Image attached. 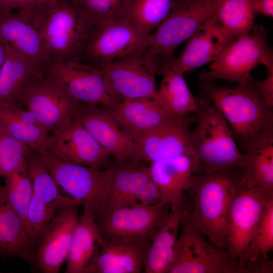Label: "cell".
Returning a JSON list of instances; mask_svg holds the SVG:
<instances>
[{"mask_svg":"<svg viewBox=\"0 0 273 273\" xmlns=\"http://www.w3.org/2000/svg\"><path fill=\"white\" fill-rule=\"evenodd\" d=\"M199 85L201 94L226 120L241 152H247L261 141L273 136V107L259 94L256 80L236 86L202 81Z\"/></svg>","mask_w":273,"mask_h":273,"instance_id":"obj_1","label":"cell"},{"mask_svg":"<svg viewBox=\"0 0 273 273\" xmlns=\"http://www.w3.org/2000/svg\"><path fill=\"white\" fill-rule=\"evenodd\" d=\"M241 170L198 172L187 191L188 218L195 228L220 248L227 245L226 221Z\"/></svg>","mask_w":273,"mask_h":273,"instance_id":"obj_2","label":"cell"},{"mask_svg":"<svg viewBox=\"0 0 273 273\" xmlns=\"http://www.w3.org/2000/svg\"><path fill=\"white\" fill-rule=\"evenodd\" d=\"M26 18L39 30L49 61H80L96 26L69 0H57Z\"/></svg>","mask_w":273,"mask_h":273,"instance_id":"obj_3","label":"cell"},{"mask_svg":"<svg viewBox=\"0 0 273 273\" xmlns=\"http://www.w3.org/2000/svg\"><path fill=\"white\" fill-rule=\"evenodd\" d=\"M190 136L195 153L197 172L241 170V151L226 120L216 107L201 94Z\"/></svg>","mask_w":273,"mask_h":273,"instance_id":"obj_4","label":"cell"},{"mask_svg":"<svg viewBox=\"0 0 273 273\" xmlns=\"http://www.w3.org/2000/svg\"><path fill=\"white\" fill-rule=\"evenodd\" d=\"M167 65L150 48L137 54L100 66L110 96L116 103L152 99L156 92V75Z\"/></svg>","mask_w":273,"mask_h":273,"instance_id":"obj_5","label":"cell"},{"mask_svg":"<svg viewBox=\"0 0 273 273\" xmlns=\"http://www.w3.org/2000/svg\"><path fill=\"white\" fill-rule=\"evenodd\" d=\"M252 30L251 34L236 38L212 63L209 69L199 74L200 81L221 79L242 84L253 79L251 72L259 64L266 69L273 67L272 51L267 42L266 29L256 25Z\"/></svg>","mask_w":273,"mask_h":273,"instance_id":"obj_6","label":"cell"},{"mask_svg":"<svg viewBox=\"0 0 273 273\" xmlns=\"http://www.w3.org/2000/svg\"><path fill=\"white\" fill-rule=\"evenodd\" d=\"M271 198L273 190L255 185L243 172L230 204L226 221V249L235 271Z\"/></svg>","mask_w":273,"mask_h":273,"instance_id":"obj_7","label":"cell"},{"mask_svg":"<svg viewBox=\"0 0 273 273\" xmlns=\"http://www.w3.org/2000/svg\"><path fill=\"white\" fill-rule=\"evenodd\" d=\"M40 153L59 188L96 216L103 211L111 189L110 166L99 169L66 162L46 152Z\"/></svg>","mask_w":273,"mask_h":273,"instance_id":"obj_8","label":"cell"},{"mask_svg":"<svg viewBox=\"0 0 273 273\" xmlns=\"http://www.w3.org/2000/svg\"><path fill=\"white\" fill-rule=\"evenodd\" d=\"M223 0H174L171 9L151 34L153 51L169 64L176 48L216 14Z\"/></svg>","mask_w":273,"mask_h":273,"instance_id":"obj_9","label":"cell"},{"mask_svg":"<svg viewBox=\"0 0 273 273\" xmlns=\"http://www.w3.org/2000/svg\"><path fill=\"white\" fill-rule=\"evenodd\" d=\"M180 225L168 273H235L226 249L211 242L194 227L186 205Z\"/></svg>","mask_w":273,"mask_h":273,"instance_id":"obj_10","label":"cell"},{"mask_svg":"<svg viewBox=\"0 0 273 273\" xmlns=\"http://www.w3.org/2000/svg\"><path fill=\"white\" fill-rule=\"evenodd\" d=\"M150 46L151 35L116 17L96 24L80 61L100 67L140 53Z\"/></svg>","mask_w":273,"mask_h":273,"instance_id":"obj_11","label":"cell"},{"mask_svg":"<svg viewBox=\"0 0 273 273\" xmlns=\"http://www.w3.org/2000/svg\"><path fill=\"white\" fill-rule=\"evenodd\" d=\"M170 209V205L163 201L125 206L101 212L96 220L103 239H129L150 243Z\"/></svg>","mask_w":273,"mask_h":273,"instance_id":"obj_12","label":"cell"},{"mask_svg":"<svg viewBox=\"0 0 273 273\" xmlns=\"http://www.w3.org/2000/svg\"><path fill=\"white\" fill-rule=\"evenodd\" d=\"M27 167L33 186L27 225L36 248L44 230L59 212L70 206L81 205L60 192L39 152L30 150Z\"/></svg>","mask_w":273,"mask_h":273,"instance_id":"obj_13","label":"cell"},{"mask_svg":"<svg viewBox=\"0 0 273 273\" xmlns=\"http://www.w3.org/2000/svg\"><path fill=\"white\" fill-rule=\"evenodd\" d=\"M43 73L81 104L110 109L116 104L107 91L99 67L81 61L50 60Z\"/></svg>","mask_w":273,"mask_h":273,"instance_id":"obj_14","label":"cell"},{"mask_svg":"<svg viewBox=\"0 0 273 273\" xmlns=\"http://www.w3.org/2000/svg\"><path fill=\"white\" fill-rule=\"evenodd\" d=\"M19 103L49 132L74 118L83 105L72 99L43 72L26 87Z\"/></svg>","mask_w":273,"mask_h":273,"instance_id":"obj_15","label":"cell"},{"mask_svg":"<svg viewBox=\"0 0 273 273\" xmlns=\"http://www.w3.org/2000/svg\"><path fill=\"white\" fill-rule=\"evenodd\" d=\"M46 152L66 162L99 169L112 157L75 118L50 132Z\"/></svg>","mask_w":273,"mask_h":273,"instance_id":"obj_16","label":"cell"},{"mask_svg":"<svg viewBox=\"0 0 273 273\" xmlns=\"http://www.w3.org/2000/svg\"><path fill=\"white\" fill-rule=\"evenodd\" d=\"M74 118L116 161L139 162L134 140L119 127L109 109L83 105Z\"/></svg>","mask_w":273,"mask_h":273,"instance_id":"obj_17","label":"cell"},{"mask_svg":"<svg viewBox=\"0 0 273 273\" xmlns=\"http://www.w3.org/2000/svg\"><path fill=\"white\" fill-rule=\"evenodd\" d=\"M79 205L67 207L48 224L38 242L34 263L44 273H58L67 260L78 221Z\"/></svg>","mask_w":273,"mask_h":273,"instance_id":"obj_18","label":"cell"},{"mask_svg":"<svg viewBox=\"0 0 273 273\" xmlns=\"http://www.w3.org/2000/svg\"><path fill=\"white\" fill-rule=\"evenodd\" d=\"M119 127L133 140L155 129L170 125L191 127L195 115L189 117L173 115L151 98L130 100L116 103L109 109Z\"/></svg>","mask_w":273,"mask_h":273,"instance_id":"obj_19","label":"cell"},{"mask_svg":"<svg viewBox=\"0 0 273 273\" xmlns=\"http://www.w3.org/2000/svg\"><path fill=\"white\" fill-rule=\"evenodd\" d=\"M235 38L213 16L198 28L189 39L182 53L173 57L169 65L184 75L214 62Z\"/></svg>","mask_w":273,"mask_h":273,"instance_id":"obj_20","label":"cell"},{"mask_svg":"<svg viewBox=\"0 0 273 273\" xmlns=\"http://www.w3.org/2000/svg\"><path fill=\"white\" fill-rule=\"evenodd\" d=\"M150 243L129 239H103L85 273H139Z\"/></svg>","mask_w":273,"mask_h":273,"instance_id":"obj_21","label":"cell"},{"mask_svg":"<svg viewBox=\"0 0 273 273\" xmlns=\"http://www.w3.org/2000/svg\"><path fill=\"white\" fill-rule=\"evenodd\" d=\"M191 128L186 125H167L136 137L134 141L138 162L151 163L183 155L196 157L190 136Z\"/></svg>","mask_w":273,"mask_h":273,"instance_id":"obj_22","label":"cell"},{"mask_svg":"<svg viewBox=\"0 0 273 273\" xmlns=\"http://www.w3.org/2000/svg\"><path fill=\"white\" fill-rule=\"evenodd\" d=\"M151 178L158 188L162 201L170 206L183 202L197 172L195 156L183 155L150 163Z\"/></svg>","mask_w":273,"mask_h":273,"instance_id":"obj_23","label":"cell"},{"mask_svg":"<svg viewBox=\"0 0 273 273\" xmlns=\"http://www.w3.org/2000/svg\"><path fill=\"white\" fill-rule=\"evenodd\" d=\"M0 39L43 67L49 61L37 28L19 12H0Z\"/></svg>","mask_w":273,"mask_h":273,"instance_id":"obj_24","label":"cell"},{"mask_svg":"<svg viewBox=\"0 0 273 273\" xmlns=\"http://www.w3.org/2000/svg\"><path fill=\"white\" fill-rule=\"evenodd\" d=\"M35 246L28 230L10 204L0 184V256L34 263Z\"/></svg>","mask_w":273,"mask_h":273,"instance_id":"obj_25","label":"cell"},{"mask_svg":"<svg viewBox=\"0 0 273 273\" xmlns=\"http://www.w3.org/2000/svg\"><path fill=\"white\" fill-rule=\"evenodd\" d=\"M186 205V199L170 206L148 248L144 270L146 273H168Z\"/></svg>","mask_w":273,"mask_h":273,"instance_id":"obj_26","label":"cell"},{"mask_svg":"<svg viewBox=\"0 0 273 273\" xmlns=\"http://www.w3.org/2000/svg\"><path fill=\"white\" fill-rule=\"evenodd\" d=\"M110 167V192L105 208L101 212L137 204L140 191L152 180L149 166L142 162L116 161L115 164Z\"/></svg>","mask_w":273,"mask_h":273,"instance_id":"obj_27","label":"cell"},{"mask_svg":"<svg viewBox=\"0 0 273 273\" xmlns=\"http://www.w3.org/2000/svg\"><path fill=\"white\" fill-rule=\"evenodd\" d=\"M7 47V56L0 73V105H20L23 92L42 73L43 67Z\"/></svg>","mask_w":273,"mask_h":273,"instance_id":"obj_28","label":"cell"},{"mask_svg":"<svg viewBox=\"0 0 273 273\" xmlns=\"http://www.w3.org/2000/svg\"><path fill=\"white\" fill-rule=\"evenodd\" d=\"M273 250V198L267 202L257 229L238 261L235 273L272 272L268 254Z\"/></svg>","mask_w":273,"mask_h":273,"instance_id":"obj_29","label":"cell"},{"mask_svg":"<svg viewBox=\"0 0 273 273\" xmlns=\"http://www.w3.org/2000/svg\"><path fill=\"white\" fill-rule=\"evenodd\" d=\"M159 88L152 98L170 114L180 117L193 116L199 106V100L190 89L182 74L168 64L161 74Z\"/></svg>","mask_w":273,"mask_h":273,"instance_id":"obj_30","label":"cell"},{"mask_svg":"<svg viewBox=\"0 0 273 273\" xmlns=\"http://www.w3.org/2000/svg\"><path fill=\"white\" fill-rule=\"evenodd\" d=\"M0 127L30 149L40 153L46 151L50 132L23 106L0 105Z\"/></svg>","mask_w":273,"mask_h":273,"instance_id":"obj_31","label":"cell"},{"mask_svg":"<svg viewBox=\"0 0 273 273\" xmlns=\"http://www.w3.org/2000/svg\"><path fill=\"white\" fill-rule=\"evenodd\" d=\"M96 218V215L92 209L83 207L73 234L65 272L85 273L99 245L103 240Z\"/></svg>","mask_w":273,"mask_h":273,"instance_id":"obj_32","label":"cell"},{"mask_svg":"<svg viewBox=\"0 0 273 273\" xmlns=\"http://www.w3.org/2000/svg\"><path fill=\"white\" fill-rule=\"evenodd\" d=\"M174 0H125L116 17L151 35L169 14Z\"/></svg>","mask_w":273,"mask_h":273,"instance_id":"obj_33","label":"cell"},{"mask_svg":"<svg viewBox=\"0 0 273 273\" xmlns=\"http://www.w3.org/2000/svg\"><path fill=\"white\" fill-rule=\"evenodd\" d=\"M244 153V174L255 185L273 190V136Z\"/></svg>","mask_w":273,"mask_h":273,"instance_id":"obj_34","label":"cell"},{"mask_svg":"<svg viewBox=\"0 0 273 273\" xmlns=\"http://www.w3.org/2000/svg\"><path fill=\"white\" fill-rule=\"evenodd\" d=\"M255 14L252 0H223L214 17L227 32L237 38L253 29Z\"/></svg>","mask_w":273,"mask_h":273,"instance_id":"obj_35","label":"cell"},{"mask_svg":"<svg viewBox=\"0 0 273 273\" xmlns=\"http://www.w3.org/2000/svg\"><path fill=\"white\" fill-rule=\"evenodd\" d=\"M5 180L3 186L8 201L28 230L27 215L33 186L28 170L27 160Z\"/></svg>","mask_w":273,"mask_h":273,"instance_id":"obj_36","label":"cell"},{"mask_svg":"<svg viewBox=\"0 0 273 273\" xmlns=\"http://www.w3.org/2000/svg\"><path fill=\"white\" fill-rule=\"evenodd\" d=\"M30 150L0 127V177L13 173L27 160Z\"/></svg>","mask_w":273,"mask_h":273,"instance_id":"obj_37","label":"cell"},{"mask_svg":"<svg viewBox=\"0 0 273 273\" xmlns=\"http://www.w3.org/2000/svg\"><path fill=\"white\" fill-rule=\"evenodd\" d=\"M125 0H73L71 1L96 23L116 17Z\"/></svg>","mask_w":273,"mask_h":273,"instance_id":"obj_38","label":"cell"},{"mask_svg":"<svg viewBox=\"0 0 273 273\" xmlns=\"http://www.w3.org/2000/svg\"><path fill=\"white\" fill-rule=\"evenodd\" d=\"M266 70V77L263 81L256 80V86L265 103L273 107V67Z\"/></svg>","mask_w":273,"mask_h":273,"instance_id":"obj_39","label":"cell"},{"mask_svg":"<svg viewBox=\"0 0 273 273\" xmlns=\"http://www.w3.org/2000/svg\"><path fill=\"white\" fill-rule=\"evenodd\" d=\"M57 0H22L18 9L20 14L27 18L32 13Z\"/></svg>","mask_w":273,"mask_h":273,"instance_id":"obj_40","label":"cell"},{"mask_svg":"<svg viewBox=\"0 0 273 273\" xmlns=\"http://www.w3.org/2000/svg\"><path fill=\"white\" fill-rule=\"evenodd\" d=\"M252 5L256 13L272 18L273 0H252Z\"/></svg>","mask_w":273,"mask_h":273,"instance_id":"obj_41","label":"cell"},{"mask_svg":"<svg viewBox=\"0 0 273 273\" xmlns=\"http://www.w3.org/2000/svg\"><path fill=\"white\" fill-rule=\"evenodd\" d=\"M22 0H0V12H12L14 9H19Z\"/></svg>","mask_w":273,"mask_h":273,"instance_id":"obj_42","label":"cell"},{"mask_svg":"<svg viewBox=\"0 0 273 273\" xmlns=\"http://www.w3.org/2000/svg\"><path fill=\"white\" fill-rule=\"evenodd\" d=\"M8 51V47L0 39V73L4 64Z\"/></svg>","mask_w":273,"mask_h":273,"instance_id":"obj_43","label":"cell"},{"mask_svg":"<svg viewBox=\"0 0 273 273\" xmlns=\"http://www.w3.org/2000/svg\"><path fill=\"white\" fill-rule=\"evenodd\" d=\"M69 1H73V0H69Z\"/></svg>","mask_w":273,"mask_h":273,"instance_id":"obj_44","label":"cell"}]
</instances>
